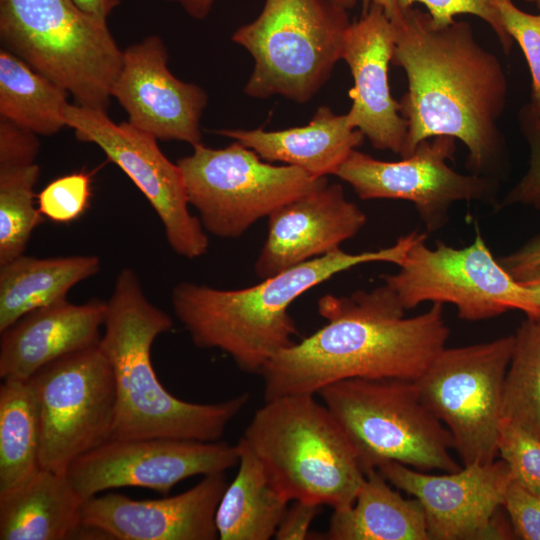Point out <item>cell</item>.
I'll list each match as a JSON object with an SVG mask.
<instances>
[{
  "label": "cell",
  "instance_id": "1",
  "mask_svg": "<svg viewBox=\"0 0 540 540\" xmlns=\"http://www.w3.org/2000/svg\"><path fill=\"white\" fill-rule=\"evenodd\" d=\"M392 22V63L405 71L408 81L400 101L408 123L401 158L425 139L450 136L466 146L470 173L501 181L509 169L499 127L508 85L499 59L476 40L466 21L436 25L427 12L411 6Z\"/></svg>",
  "mask_w": 540,
  "mask_h": 540
},
{
  "label": "cell",
  "instance_id": "2",
  "mask_svg": "<svg viewBox=\"0 0 540 540\" xmlns=\"http://www.w3.org/2000/svg\"><path fill=\"white\" fill-rule=\"evenodd\" d=\"M396 294L383 284L350 296L327 294L318 312L327 323L279 351L260 375L264 401L293 394H317L350 378L415 381L446 347L450 331L443 304L405 317Z\"/></svg>",
  "mask_w": 540,
  "mask_h": 540
},
{
  "label": "cell",
  "instance_id": "3",
  "mask_svg": "<svg viewBox=\"0 0 540 540\" xmlns=\"http://www.w3.org/2000/svg\"><path fill=\"white\" fill-rule=\"evenodd\" d=\"M425 236L413 231L390 247L356 254L339 248L244 289L182 282L172 290V307L195 346L219 349L242 371L260 375L275 354L295 343L297 328L288 309L296 298L357 265L387 262L398 266Z\"/></svg>",
  "mask_w": 540,
  "mask_h": 540
},
{
  "label": "cell",
  "instance_id": "4",
  "mask_svg": "<svg viewBox=\"0 0 540 540\" xmlns=\"http://www.w3.org/2000/svg\"><path fill=\"white\" fill-rule=\"evenodd\" d=\"M106 303L99 345L115 380L111 438L220 440L247 405L249 394L201 404L179 399L164 388L151 362V347L160 334L171 330L173 321L147 299L133 269L119 272Z\"/></svg>",
  "mask_w": 540,
  "mask_h": 540
},
{
  "label": "cell",
  "instance_id": "5",
  "mask_svg": "<svg viewBox=\"0 0 540 540\" xmlns=\"http://www.w3.org/2000/svg\"><path fill=\"white\" fill-rule=\"evenodd\" d=\"M315 394L264 401L240 438L289 502L350 507L365 478L346 432Z\"/></svg>",
  "mask_w": 540,
  "mask_h": 540
},
{
  "label": "cell",
  "instance_id": "6",
  "mask_svg": "<svg viewBox=\"0 0 540 540\" xmlns=\"http://www.w3.org/2000/svg\"><path fill=\"white\" fill-rule=\"evenodd\" d=\"M0 39L78 105L107 110L123 52L106 20L72 0H0Z\"/></svg>",
  "mask_w": 540,
  "mask_h": 540
},
{
  "label": "cell",
  "instance_id": "7",
  "mask_svg": "<svg viewBox=\"0 0 540 540\" xmlns=\"http://www.w3.org/2000/svg\"><path fill=\"white\" fill-rule=\"evenodd\" d=\"M353 444L365 474L389 461L411 468L453 472V439L423 403L415 381L350 378L316 394Z\"/></svg>",
  "mask_w": 540,
  "mask_h": 540
},
{
  "label": "cell",
  "instance_id": "8",
  "mask_svg": "<svg viewBox=\"0 0 540 540\" xmlns=\"http://www.w3.org/2000/svg\"><path fill=\"white\" fill-rule=\"evenodd\" d=\"M350 24L333 0H265L259 16L232 35L254 60L244 92L310 101L341 59Z\"/></svg>",
  "mask_w": 540,
  "mask_h": 540
},
{
  "label": "cell",
  "instance_id": "9",
  "mask_svg": "<svg viewBox=\"0 0 540 540\" xmlns=\"http://www.w3.org/2000/svg\"><path fill=\"white\" fill-rule=\"evenodd\" d=\"M177 165L203 228L220 238L240 237L259 219L327 182L295 166L264 162L238 141L220 149L196 144Z\"/></svg>",
  "mask_w": 540,
  "mask_h": 540
},
{
  "label": "cell",
  "instance_id": "10",
  "mask_svg": "<svg viewBox=\"0 0 540 540\" xmlns=\"http://www.w3.org/2000/svg\"><path fill=\"white\" fill-rule=\"evenodd\" d=\"M514 335L445 347L415 380L427 408L444 424L463 466L498 457L502 395Z\"/></svg>",
  "mask_w": 540,
  "mask_h": 540
},
{
  "label": "cell",
  "instance_id": "11",
  "mask_svg": "<svg viewBox=\"0 0 540 540\" xmlns=\"http://www.w3.org/2000/svg\"><path fill=\"white\" fill-rule=\"evenodd\" d=\"M426 238L408 250L397 273L382 276L405 310L430 301L454 305L459 318L466 321L487 320L513 310L540 318V306L493 256L478 230L473 243L463 248L441 241L430 248Z\"/></svg>",
  "mask_w": 540,
  "mask_h": 540
},
{
  "label": "cell",
  "instance_id": "12",
  "mask_svg": "<svg viewBox=\"0 0 540 540\" xmlns=\"http://www.w3.org/2000/svg\"><path fill=\"white\" fill-rule=\"evenodd\" d=\"M28 381L39 416L42 469L66 473L111 438L115 380L99 344L47 364Z\"/></svg>",
  "mask_w": 540,
  "mask_h": 540
},
{
  "label": "cell",
  "instance_id": "13",
  "mask_svg": "<svg viewBox=\"0 0 540 540\" xmlns=\"http://www.w3.org/2000/svg\"><path fill=\"white\" fill-rule=\"evenodd\" d=\"M455 140L444 135L425 139L399 161L378 160L355 149L335 175L362 200L413 203L427 231L435 232L448 222L450 208L456 202L476 201L499 208V180L462 174L447 164L453 159Z\"/></svg>",
  "mask_w": 540,
  "mask_h": 540
},
{
  "label": "cell",
  "instance_id": "14",
  "mask_svg": "<svg viewBox=\"0 0 540 540\" xmlns=\"http://www.w3.org/2000/svg\"><path fill=\"white\" fill-rule=\"evenodd\" d=\"M65 119L79 141L97 145L143 193L176 254L194 259L207 253L209 241L200 219L189 212L182 171L155 137L130 122H113L106 111L78 104H68Z\"/></svg>",
  "mask_w": 540,
  "mask_h": 540
},
{
  "label": "cell",
  "instance_id": "15",
  "mask_svg": "<svg viewBox=\"0 0 540 540\" xmlns=\"http://www.w3.org/2000/svg\"><path fill=\"white\" fill-rule=\"evenodd\" d=\"M421 504L429 540L516 539L503 503L512 472L503 459L429 474L398 462L377 468Z\"/></svg>",
  "mask_w": 540,
  "mask_h": 540
},
{
  "label": "cell",
  "instance_id": "16",
  "mask_svg": "<svg viewBox=\"0 0 540 540\" xmlns=\"http://www.w3.org/2000/svg\"><path fill=\"white\" fill-rule=\"evenodd\" d=\"M239 457L238 443L221 440L111 438L73 461L66 475L84 500L121 487L166 495L189 477L225 473L238 465Z\"/></svg>",
  "mask_w": 540,
  "mask_h": 540
},
{
  "label": "cell",
  "instance_id": "17",
  "mask_svg": "<svg viewBox=\"0 0 540 540\" xmlns=\"http://www.w3.org/2000/svg\"><path fill=\"white\" fill-rule=\"evenodd\" d=\"M168 51L150 35L123 51L122 66L112 88L139 130L160 140L201 143L200 118L207 104L205 91L176 78L167 67Z\"/></svg>",
  "mask_w": 540,
  "mask_h": 540
},
{
  "label": "cell",
  "instance_id": "18",
  "mask_svg": "<svg viewBox=\"0 0 540 540\" xmlns=\"http://www.w3.org/2000/svg\"><path fill=\"white\" fill-rule=\"evenodd\" d=\"M227 485L225 473H216L180 494L155 500L96 495L84 501L82 522L106 539L216 540V511Z\"/></svg>",
  "mask_w": 540,
  "mask_h": 540
},
{
  "label": "cell",
  "instance_id": "19",
  "mask_svg": "<svg viewBox=\"0 0 540 540\" xmlns=\"http://www.w3.org/2000/svg\"><path fill=\"white\" fill-rule=\"evenodd\" d=\"M394 47V24L381 6L372 3L348 27L341 59L347 63L354 81L349 90L352 105L347 113L352 126L375 149L402 156L408 123L400 113V102L392 97L388 81Z\"/></svg>",
  "mask_w": 540,
  "mask_h": 540
},
{
  "label": "cell",
  "instance_id": "20",
  "mask_svg": "<svg viewBox=\"0 0 540 540\" xmlns=\"http://www.w3.org/2000/svg\"><path fill=\"white\" fill-rule=\"evenodd\" d=\"M366 222V214L346 199L342 186L327 181L268 216V234L255 273L267 279L335 251Z\"/></svg>",
  "mask_w": 540,
  "mask_h": 540
},
{
  "label": "cell",
  "instance_id": "21",
  "mask_svg": "<svg viewBox=\"0 0 540 540\" xmlns=\"http://www.w3.org/2000/svg\"><path fill=\"white\" fill-rule=\"evenodd\" d=\"M106 308L98 299H64L25 314L0 332V378L29 380L47 364L99 344Z\"/></svg>",
  "mask_w": 540,
  "mask_h": 540
},
{
  "label": "cell",
  "instance_id": "22",
  "mask_svg": "<svg viewBox=\"0 0 540 540\" xmlns=\"http://www.w3.org/2000/svg\"><path fill=\"white\" fill-rule=\"evenodd\" d=\"M84 501L66 473L41 469L0 494V539H105L100 531L83 525Z\"/></svg>",
  "mask_w": 540,
  "mask_h": 540
},
{
  "label": "cell",
  "instance_id": "23",
  "mask_svg": "<svg viewBox=\"0 0 540 540\" xmlns=\"http://www.w3.org/2000/svg\"><path fill=\"white\" fill-rule=\"evenodd\" d=\"M219 134L238 141L267 162H283L322 178L335 175L350 153L363 142L348 114H336L328 106L317 109L304 126L278 131L229 129Z\"/></svg>",
  "mask_w": 540,
  "mask_h": 540
},
{
  "label": "cell",
  "instance_id": "24",
  "mask_svg": "<svg viewBox=\"0 0 540 540\" xmlns=\"http://www.w3.org/2000/svg\"><path fill=\"white\" fill-rule=\"evenodd\" d=\"M326 540H429L424 510L403 497L378 469L365 474L353 504L333 511Z\"/></svg>",
  "mask_w": 540,
  "mask_h": 540
},
{
  "label": "cell",
  "instance_id": "25",
  "mask_svg": "<svg viewBox=\"0 0 540 540\" xmlns=\"http://www.w3.org/2000/svg\"><path fill=\"white\" fill-rule=\"evenodd\" d=\"M100 271L94 255L35 258L21 255L0 267V332L25 314L61 300Z\"/></svg>",
  "mask_w": 540,
  "mask_h": 540
},
{
  "label": "cell",
  "instance_id": "26",
  "mask_svg": "<svg viewBox=\"0 0 540 540\" xmlns=\"http://www.w3.org/2000/svg\"><path fill=\"white\" fill-rule=\"evenodd\" d=\"M238 471L216 511L221 540H269L290 502L272 485L264 468L240 439Z\"/></svg>",
  "mask_w": 540,
  "mask_h": 540
},
{
  "label": "cell",
  "instance_id": "27",
  "mask_svg": "<svg viewBox=\"0 0 540 540\" xmlns=\"http://www.w3.org/2000/svg\"><path fill=\"white\" fill-rule=\"evenodd\" d=\"M68 92L24 60L0 50V118L37 135H53L66 125Z\"/></svg>",
  "mask_w": 540,
  "mask_h": 540
},
{
  "label": "cell",
  "instance_id": "28",
  "mask_svg": "<svg viewBox=\"0 0 540 540\" xmlns=\"http://www.w3.org/2000/svg\"><path fill=\"white\" fill-rule=\"evenodd\" d=\"M38 410L28 380L0 386V494L33 477L41 467Z\"/></svg>",
  "mask_w": 540,
  "mask_h": 540
},
{
  "label": "cell",
  "instance_id": "29",
  "mask_svg": "<svg viewBox=\"0 0 540 540\" xmlns=\"http://www.w3.org/2000/svg\"><path fill=\"white\" fill-rule=\"evenodd\" d=\"M502 395V420L540 440V318L517 327Z\"/></svg>",
  "mask_w": 540,
  "mask_h": 540
},
{
  "label": "cell",
  "instance_id": "30",
  "mask_svg": "<svg viewBox=\"0 0 540 540\" xmlns=\"http://www.w3.org/2000/svg\"><path fill=\"white\" fill-rule=\"evenodd\" d=\"M37 164L0 169V266L23 255L30 236L41 222L34 206Z\"/></svg>",
  "mask_w": 540,
  "mask_h": 540
},
{
  "label": "cell",
  "instance_id": "31",
  "mask_svg": "<svg viewBox=\"0 0 540 540\" xmlns=\"http://www.w3.org/2000/svg\"><path fill=\"white\" fill-rule=\"evenodd\" d=\"M498 457L509 466L513 480L540 496V440L521 427L502 420Z\"/></svg>",
  "mask_w": 540,
  "mask_h": 540
},
{
  "label": "cell",
  "instance_id": "32",
  "mask_svg": "<svg viewBox=\"0 0 540 540\" xmlns=\"http://www.w3.org/2000/svg\"><path fill=\"white\" fill-rule=\"evenodd\" d=\"M502 24L521 47L527 60L531 78V100L528 102L540 116V14L526 13L516 7L512 0H496Z\"/></svg>",
  "mask_w": 540,
  "mask_h": 540
},
{
  "label": "cell",
  "instance_id": "33",
  "mask_svg": "<svg viewBox=\"0 0 540 540\" xmlns=\"http://www.w3.org/2000/svg\"><path fill=\"white\" fill-rule=\"evenodd\" d=\"M90 197V180L84 173H72L50 182L38 194L42 215L58 223L77 219L86 209Z\"/></svg>",
  "mask_w": 540,
  "mask_h": 540
},
{
  "label": "cell",
  "instance_id": "34",
  "mask_svg": "<svg viewBox=\"0 0 540 540\" xmlns=\"http://www.w3.org/2000/svg\"><path fill=\"white\" fill-rule=\"evenodd\" d=\"M518 123L529 146V167L499 203L498 210L516 204L540 210V116L527 103L518 112Z\"/></svg>",
  "mask_w": 540,
  "mask_h": 540
},
{
  "label": "cell",
  "instance_id": "35",
  "mask_svg": "<svg viewBox=\"0 0 540 540\" xmlns=\"http://www.w3.org/2000/svg\"><path fill=\"white\" fill-rule=\"evenodd\" d=\"M534 2L536 0H526ZM401 9L423 4L436 25H447L461 14H470L485 21L496 34L504 53L511 51L514 40L505 30L496 0H397Z\"/></svg>",
  "mask_w": 540,
  "mask_h": 540
},
{
  "label": "cell",
  "instance_id": "36",
  "mask_svg": "<svg viewBox=\"0 0 540 540\" xmlns=\"http://www.w3.org/2000/svg\"><path fill=\"white\" fill-rule=\"evenodd\" d=\"M503 508L516 539L540 540V496L513 480L507 488Z\"/></svg>",
  "mask_w": 540,
  "mask_h": 540
},
{
  "label": "cell",
  "instance_id": "37",
  "mask_svg": "<svg viewBox=\"0 0 540 540\" xmlns=\"http://www.w3.org/2000/svg\"><path fill=\"white\" fill-rule=\"evenodd\" d=\"M37 134L0 118V169L35 164L39 152Z\"/></svg>",
  "mask_w": 540,
  "mask_h": 540
},
{
  "label": "cell",
  "instance_id": "38",
  "mask_svg": "<svg viewBox=\"0 0 540 540\" xmlns=\"http://www.w3.org/2000/svg\"><path fill=\"white\" fill-rule=\"evenodd\" d=\"M321 505L292 501L288 505L275 533L277 540L311 539L310 528L315 518L322 511Z\"/></svg>",
  "mask_w": 540,
  "mask_h": 540
},
{
  "label": "cell",
  "instance_id": "39",
  "mask_svg": "<svg viewBox=\"0 0 540 540\" xmlns=\"http://www.w3.org/2000/svg\"><path fill=\"white\" fill-rule=\"evenodd\" d=\"M498 261L518 281L527 272L540 266V233L512 253L499 257Z\"/></svg>",
  "mask_w": 540,
  "mask_h": 540
},
{
  "label": "cell",
  "instance_id": "40",
  "mask_svg": "<svg viewBox=\"0 0 540 540\" xmlns=\"http://www.w3.org/2000/svg\"><path fill=\"white\" fill-rule=\"evenodd\" d=\"M82 11L107 20L111 11L120 3V0H72Z\"/></svg>",
  "mask_w": 540,
  "mask_h": 540
},
{
  "label": "cell",
  "instance_id": "41",
  "mask_svg": "<svg viewBox=\"0 0 540 540\" xmlns=\"http://www.w3.org/2000/svg\"><path fill=\"white\" fill-rule=\"evenodd\" d=\"M178 3L188 15L201 20L211 11L214 0H167Z\"/></svg>",
  "mask_w": 540,
  "mask_h": 540
},
{
  "label": "cell",
  "instance_id": "42",
  "mask_svg": "<svg viewBox=\"0 0 540 540\" xmlns=\"http://www.w3.org/2000/svg\"><path fill=\"white\" fill-rule=\"evenodd\" d=\"M518 282L530 292L535 303L540 306V266L527 272Z\"/></svg>",
  "mask_w": 540,
  "mask_h": 540
},
{
  "label": "cell",
  "instance_id": "43",
  "mask_svg": "<svg viewBox=\"0 0 540 540\" xmlns=\"http://www.w3.org/2000/svg\"><path fill=\"white\" fill-rule=\"evenodd\" d=\"M372 3L381 6L391 21H395L401 14L397 0H362L363 11L367 10Z\"/></svg>",
  "mask_w": 540,
  "mask_h": 540
},
{
  "label": "cell",
  "instance_id": "44",
  "mask_svg": "<svg viewBox=\"0 0 540 540\" xmlns=\"http://www.w3.org/2000/svg\"><path fill=\"white\" fill-rule=\"evenodd\" d=\"M338 5L342 6L345 9L354 7L357 0H333Z\"/></svg>",
  "mask_w": 540,
  "mask_h": 540
},
{
  "label": "cell",
  "instance_id": "45",
  "mask_svg": "<svg viewBox=\"0 0 540 540\" xmlns=\"http://www.w3.org/2000/svg\"><path fill=\"white\" fill-rule=\"evenodd\" d=\"M535 3L538 6V8L540 9V0H536Z\"/></svg>",
  "mask_w": 540,
  "mask_h": 540
}]
</instances>
